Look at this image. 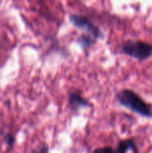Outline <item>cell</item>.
<instances>
[{
    "label": "cell",
    "mask_w": 152,
    "mask_h": 153,
    "mask_svg": "<svg viewBox=\"0 0 152 153\" xmlns=\"http://www.w3.org/2000/svg\"><path fill=\"white\" fill-rule=\"evenodd\" d=\"M48 152H49V148H48V146L47 144H45L38 152H36L34 153H48Z\"/></svg>",
    "instance_id": "obj_9"
},
{
    "label": "cell",
    "mask_w": 152,
    "mask_h": 153,
    "mask_svg": "<svg viewBox=\"0 0 152 153\" xmlns=\"http://www.w3.org/2000/svg\"><path fill=\"white\" fill-rule=\"evenodd\" d=\"M69 20L76 28L87 31V33L93 37L94 39H97L103 38V33L99 29V27H97L91 22H90L86 17L76 14H71L69 16Z\"/></svg>",
    "instance_id": "obj_3"
},
{
    "label": "cell",
    "mask_w": 152,
    "mask_h": 153,
    "mask_svg": "<svg viewBox=\"0 0 152 153\" xmlns=\"http://www.w3.org/2000/svg\"><path fill=\"white\" fill-rule=\"evenodd\" d=\"M121 49L125 55L140 61L147 60L152 56V45L142 40H126Z\"/></svg>",
    "instance_id": "obj_2"
},
{
    "label": "cell",
    "mask_w": 152,
    "mask_h": 153,
    "mask_svg": "<svg viewBox=\"0 0 152 153\" xmlns=\"http://www.w3.org/2000/svg\"><path fill=\"white\" fill-rule=\"evenodd\" d=\"M4 140H5V143L8 144V146H10V147H12L13 144H14V143H15V137H14V135L13 134H7L6 135H5V137H4Z\"/></svg>",
    "instance_id": "obj_8"
},
{
    "label": "cell",
    "mask_w": 152,
    "mask_h": 153,
    "mask_svg": "<svg viewBox=\"0 0 152 153\" xmlns=\"http://www.w3.org/2000/svg\"><path fill=\"white\" fill-rule=\"evenodd\" d=\"M116 99L118 103L138 116L145 118H151L152 108L139 94L130 89H124L116 93Z\"/></svg>",
    "instance_id": "obj_1"
},
{
    "label": "cell",
    "mask_w": 152,
    "mask_h": 153,
    "mask_svg": "<svg viewBox=\"0 0 152 153\" xmlns=\"http://www.w3.org/2000/svg\"><path fill=\"white\" fill-rule=\"evenodd\" d=\"M68 104L73 111H78L82 108L90 107V103L86 99H84L79 91H73L69 95Z\"/></svg>",
    "instance_id": "obj_4"
},
{
    "label": "cell",
    "mask_w": 152,
    "mask_h": 153,
    "mask_svg": "<svg viewBox=\"0 0 152 153\" xmlns=\"http://www.w3.org/2000/svg\"><path fill=\"white\" fill-rule=\"evenodd\" d=\"M93 153H115V150L111 146H106V147L96 149Z\"/></svg>",
    "instance_id": "obj_7"
},
{
    "label": "cell",
    "mask_w": 152,
    "mask_h": 153,
    "mask_svg": "<svg viewBox=\"0 0 152 153\" xmlns=\"http://www.w3.org/2000/svg\"><path fill=\"white\" fill-rule=\"evenodd\" d=\"M96 39H94L93 37H91L89 34H82L81 35V37L78 39V42L79 44L84 48V49H89L94 43H95Z\"/></svg>",
    "instance_id": "obj_6"
},
{
    "label": "cell",
    "mask_w": 152,
    "mask_h": 153,
    "mask_svg": "<svg viewBox=\"0 0 152 153\" xmlns=\"http://www.w3.org/2000/svg\"><path fill=\"white\" fill-rule=\"evenodd\" d=\"M129 151L133 152V153H139L136 142L133 138L124 139L119 141L115 150V153H127Z\"/></svg>",
    "instance_id": "obj_5"
}]
</instances>
